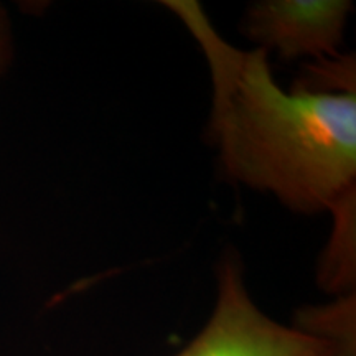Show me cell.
<instances>
[{"mask_svg": "<svg viewBox=\"0 0 356 356\" xmlns=\"http://www.w3.org/2000/svg\"><path fill=\"white\" fill-rule=\"evenodd\" d=\"M350 2L341 0H269L246 13L244 32L257 48L284 60L338 56Z\"/></svg>", "mask_w": 356, "mask_h": 356, "instance_id": "cell-3", "label": "cell"}, {"mask_svg": "<svg viewBox=\"0 0 356 356\" xmlns=\"http://www.w3.org/2000/svg\"><path fill=\"white\" fill-rule=\"evenodd\" d=\"M8 58H10V26L6 10L0 7V78L7 68Z\"/></svg>", "mask_w": 356, "mask_h": 356, "instance_id": "cell-5", "label": "cell"}, {"mask_svg": "<svg viewBox=\"0 0 356 356\" xmlns=\"http://www.w3.org/2000/svg\"><path fill=\"white\" fill-rule=\"evenodd\" d=\"M355 315V296L346 293L333 304L299 312L293 327L341 348H356Z\"/></svg>", "mask_w": 356, "mask_h": 356, "instance_id": "cell-4", "label": "cell"}, {"mask_svg": "<svg viewBox=\"0 0 356 356\" xmlns=\"http://www.w3.org/2000/svg\"><path fill=\"white\" fill-rule=\"evenodd\" d=\"M341 348L264 314L244 282L238 257L218 269V293L210 318L175 356H328Z\"/></svg>", "mask_w": 356, "mask_h": 356, "instance_id": "cell-2", "label": "cell"}, {"mask_svg": "<svg viewBox=\"0 0 356 356\" xmlns=\"http://www.w3.org/2000/svg\"><path fill=\"white\" fill-rule=\"evenodd\" d=\"M165 7L184 22L210 66L208 131L226 175L302 213L335 211L353 200L355 89L284 91L266 50L229 44L197 2L172 0Z\"/></svg>", "mask_w": 356, "mask_h": 356, "instance_id": "cell-1", "label": "cell"}, {"mask_svg": "<svg viewBox=\"0 0 356 356\" xmlns=\"http://www.w3.org/2000/svg\"><path fill=\"white\" fill-rule=\"evenodd\" d=\"M328 356H356V348H338Z\"/></svg>", "mask_w": 356, "mask_h": 356, "instance_id": "cell-6", "label": "cell"}]
</instances>
